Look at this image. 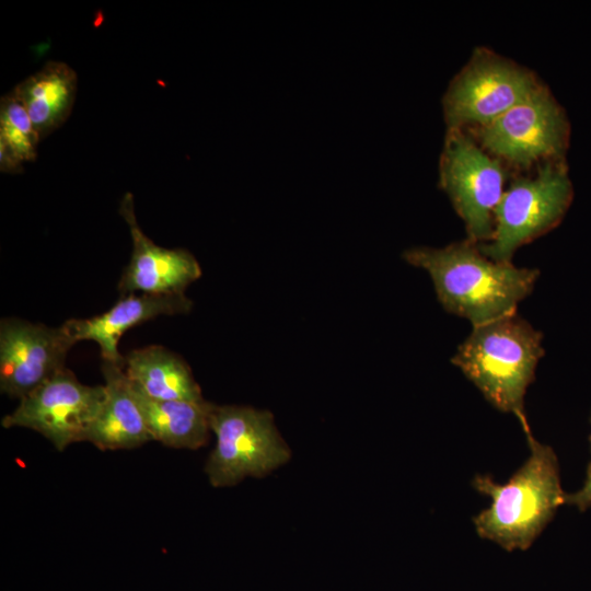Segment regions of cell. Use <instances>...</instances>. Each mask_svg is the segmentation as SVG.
<instances>
[{
	"label": "cell",
	"instance_id": "18",
	"mask_svg": "<svg viewBox=\"0 0 591 591\" xmlns=\"http://www.w3.org/2000/svg\"><path fill=\"white\" fill-rule=\"evenodd\" d=\"M591 422V416H590ZM591 445V434L589 437ZM566 503L576 506L580 511H586L591 507V463L587 467L583 486L576 493L566 496Z\"/></svg>",
	"mask_w": 591,
	"mask_h": 591
},
{
	"label": "cell",
	"instance_id": "10",
	"mask_svg": "<svg viewBox=\"0 0 591 591\" xmlns=\"http://www.w3.org/2000/svg\"><path fill=\"white\" fill-rule=\"evenodd\" d=\"M77 341L62 323L58 327L18 317L0 322V390L21 399L66 368Z\"/></svg>",
	"mask_w": 591,
	"mask_h": 591
},
{
	"label": "cell",
	"instance_id": "16",
	"mask_svg": "<svg viewBox=\"0 0 591 591\" xmlns=\"http://www.w3.org/2000/svg\"><path fill=\"white\" fill-rule=\"evenodd\" d=\"M152 439L176 449L196 450L209 439L212 403L202 401H157L132 384Z\"/></svg>",
	"mask_w": 591,
	"mask_h": 591
},
{
	"label": "cell",
	"instance_id": "5",
	"mask_svg": "<svg viewBox=\"0 0 591 591\" xmlns=\"http://www.w3.org/2000/svg\"><path fill=\"white\" fill-rule=\"evenodd\" d=\"M209 421L217 441L205 472L215 487L264 476L290 459V450L267 410L212 404Z\"/></svg>",
	"mask_w": 591,
	"mask_h": 591
},
{
	"label": "cell",
	"instance_id": "4",
	"mask_svg": "<svg viewBox=\"0 0 591 591\" xmlns=\"http://www.w3.org/2000/svg\"><path fill=\"white\" fill-rule=\"evenodd\" d=\"M572 196L564 160L544 162L534 175L513 178L496 207L494 236L478 245L480 251L511 262L518 248L560 223Z\"/></svg>",
	"mask_w": 591,
	"mask_h": 591
},
{
	"label": "cell",
	"instance_id": "12",
	"mask_svg": "<svg viewBox=\"0 0 591 591\" xmlns=\"http://www.w3.org/2000/svg\"><path fill=\"white\" fill-rule=\"evenodd\" d=\"M193 301L185 293H140L121 297L108 311L90 318H71L63 324L78 343L93 340L102 361L125 367L118 350L120 337L131 327L159 315L186 314Z\"/></svg>",
	"mask_w": 591,
	"mask_h": 591
},
{
	"label": "cell",
	"instance_id": "8",
	"mask_svg": "<svg viewBox=\"0 0 591 591\" xmlns=\"http://www.w3.org/2000/svg\"><path fill=\"white\" fill-rule=\"evenodd\" d=\"M105 395L104 385H85L65 368L22 397L1 424L4 428L35 430L63 451L71 443L84 441Z\"/></svg>",
	"mask_w": 591,
	"mask_h": 591
},
{
	"label": "cell",
	"instance_id": "15",
	"mask_svg": "<svg viewBox=\"0 0 591 591\" xmlns=\"http://www.w3.org/2000/svg\"><path fill=\"white\" fill-rule=\"evenodd\" d=\"M124 371L130 383L157 401H202L190 368L163 346H147L125 356Z\"/></svg>",
	"mask_w": 591,
	"mask_h": 591
},
{
	"label": "cell",
	"instance_id": "1",
	"mask_svg": "<svg viewBox=\"0 0 591 591\" xmlns=\"http://www.w3.org/2000/svg\"><path fill=\"white\" fill-rule=\"evenodd\" d=\"M403 259L426 270L442 308L477 326L517 312L538 279L536 268L486 256L467 239L444 247L406 250Z\"/></svg>",
	"mask_w": 591,
	"mask_h": 591
},
{
	"label": "cell",
	"instance_id": "3",
	"mask_svg": "<svg viewBox=\"0 0 591 591\" xmlns=\"http://www.w3.org/2000/svg\"><path fill=\"white\" fill-rule=\"evenodd\" d=\"M543 356V334L514 312L472 326L451 362L496 409L513 414L526 436L524 397Z\"/></svg>",
	"mask_w": 591,
	"mask_h": 591
},
{
	"label": "cell",
	"instance_id": "7",
	"mask_svg": "<svg viewBox=\"0 0 591 591\" xmlns=\"http://www.w3.org/2000/svg\"><path fill=\"white\" fill-rule=\"evenodd\" d=\"M477 142L490 154L513 165L561 161L569 124L551 92L540 85L487 125L474 128Z\"/></svg>",
	"mask_w": 591,
	"mask_h": 591
},
{
	"label": "cell",
	"instance_id": "13",
	"mask_svg": "<svg viewBox=\"0 0 591 591\" xmlns=\"http://www.w3.org/2000/svg\"><path fill=\"white\" fill-rule=\"evenodd\" d=\"M105 399L84 441L101 450L132 449L152 439L124 367L102 361Z\"/></svg>",
	"mask_w": 591,
	"mask_h": 591
},
{
	"label": "cell",
	"instance_id": "2",
	"mask_svg": "<svg viewBox=\"0 0 591 591\" xmlns=\"http://www.w3.org/2000/svg\"><path fill=\"white\" fill-rule=\"evenodd\" d=\"M525 437L530 456L506 484H497L489 475L472 480L474 489L491 499L473 518L476 533L508 552L526 551L566 503L554 450L532 433Z\"/></svg>",
	"mask_w": 591,
	"mask_h": 591
},
{
	"label": "cell",
	"instance_id": "9",
	"mask_svg": "<svg viewBox=\"0 0 591 591\" xmlns=\"http://www.w3.org/2000/svg\"><path fill=\"white\" fill-rule=\"evenodd\" d=\"M540 85L526 69L478 50L454 78L444 96L447 120L450 128L487 125Z\"/></svg>",
	"mask_w": 591,
	"mask_h": 591
},
{
	"label": "cell",
	"instance_id": "6",
	"mask_svg": "<svg viewBox=\"0 0 591 591\" xmlns=\"http://www.w3.org/2000/svg\"><path fill=\"white\" fill-rule=\"evenodd\" d=\"M506 178L500 159L460 128H450L440 161V185L462 218L472 243L491 241L495 210L506 190Z\"/></svg>",
	"mask_w": 591,
	"mask_h": 591
},
{
	"label": "cell",
	"instance_id": "17",
	"mask_svg": "<svg viewBox=\"0 0 591 591\" xmlns=\"http://www.w3.org/2000/svg\"><path fill=\"white\" fill-rule=\"evenodd\" d=\"M40 138L15 90L0 101V171L16 174L37 157Z\"/></svg>",
	"mask_w": 591,
	"mask_h": 591
},
{
	"label": "cell",
	"instance_id": "14",
	"mask_svg": "<svg viewBox=\"0 0 591 591\" xmlns=\"http://www.w3.org/2000/svg\"><path fill=\"white\" fill-rule=\"evenodd\" d=\"M13 89L43 140L69 118L76 102L78 76L66 62L50 60Z\"/></svg>",
	"mask_w": 591,
	"mask_h": 591
},
{
	"label": "cell",
	"instance_id": "11",
	"mask_svg": "<svg viewBox=\"0 0 591 591\" xmlns=\"http://www.w3.org/2000/svg\"><path fill=\"white\" fill-rule=\"evenodd\" d=\"M119 213L132 241L130 262L118 282L121 297L136 292L184 293L192 282L200 278V265L190 252L159 246L143 233L136 218L131 193L123 196Z\"/></svg>",
	"mask_w": 591,
	"mask_h": 591
}]
</instances>
